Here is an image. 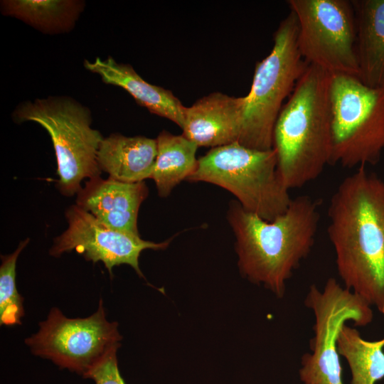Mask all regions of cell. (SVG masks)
Here are the masks:
<instances>
[{
  "label": "cell",
  "mask_w": 384,
  "mask_h": 384,
  "mask_svg": "<svg viewBox=\"0 0 384 384\" xmlns=\"http://www.w3.org/2000/svg\"><path fill=\"white\" fill-rule=\"evenodd\" d=\"M304 302L314 314V337L311 353L302 356L299 378L304 384H343L337 349L339 334L349 321L358 326L369 324L373 317L370 305L334 278L328 279L323 290L311 285Z\"/></svg>",
  "instance_id": "obj_8"
},
{
  "label": "cell",
  "mask_w": 384,
  "mask_h": 384,
  "mask_svg": "<svg viewBox=\"0 0 384 384\" xmlns=\"http://www.w3.org/2000/svg\"><path fill=\"white\" fill-rule=\"evenodd\" d=\"M356 19L358 78L366 85H384V0L351 1Z\"/></svg>",
  "instance_id": "obj_16"
},
{
  "label": "cell",
  "mask_w": 384,
  "mask_h": 384,
  "mask_svg": "<svg viewBox=\"0 0 384 384\" xmlns=\"http://www.w3.org/2000/svg\"><path fill=\"white\" fill-rule=\"evenodd\" d=\"M12 117L18 123H38L48 132L57 159L58 186L63 195L78 194L82 180L100 176L97 156L104 138L92 127L87 107L68 96H49L21 102Z\"/></svg>",
  "instance_id": "obj_4"
},
{
  "label": "cell",
  "mask_w": 384,
  "mask_h": 384,
  "mask_svg": "<svg viewBox=\"0 0 384 384\" xmlns=\"http://www.w3.org/2000/svg\"><path fill=\"white\" fill-rule=\"evenodd\" d=\"M227 218L235 235L241 274L282 297L287 282L314 244L320 220L318 201L299 196L270 221L232 201Z\"/></svg>",
  "instance_id": "obj_2"
},
{
  "label": "cell",
  "mask_w": 384,
  "mask_h": 384,
  "mask_svg": "<svg viewBox=\"0 0 384 384\" xmlns=\"http://www.w3.org/2000/svg\"><path fill=\"white\" fill-rule=\"evenodd\" d=\"M384 338L378 341L363 338L359 331L346 324L337 341L338 354L347 361L351 384H375L384 378Z\"/></svg>",
  "instance_id": "obj_19"
},
{
  "label": "cell",
  "mask_w": 384,
  "mask_h": 384,
  "mask_svg": "<svg viewBox=\"0 0 384 384\" xmlns=\"http://www.w3.org/2000/svg\"><path fill=\"white\" fill-rule=\"evenodd\" d=\"M327 233L345 287L384 316V181L361 166L331 196Z\"/></svg>",
  "instance_id": "obj_1"
},
{
  "label": "cell",
  "mask_w": 384,
  "mask_h": 384,
  "mask_svg": "<svg viewBox=\"0 0 384 384\" xmlns=\"http://www.w3.org/2000/svg\"><path fill=\"white\" fill-rule=\"evenodd\" d=\"M187 180L223 188L245 210L268 221L284 213L292 200L278 171L274 149H254L238 142L212 148L198 159Z\"/></svg>",
  "instance_id": "obj_5"
},
{
  "label": "cell",
  "mask_w": 384,
  "mask_h": 384,
  "mask_svg": "<svg viewBox=\"0 0 384 384\" xmlns=\"http://www.w3.org/2000/svg\"><path fill=\"white\" fill-rule=\"evenodd\" d=\"M157 155L156 140L118 133L104 138L97 151V163L109 178L125 183L150 178Z\"/></svg>",
  "instance_id": "obj_15"
},
{
  "label": "cell",
  "mask_w": 384,
  "mask_h": 384,
  "mask_svg": "<svg viewBox=\"0 0 384 384\" xmlns=\"http://www.w3.org/2000/svg\"><path fill=\"white\" fill-rule=\"evenodd\" d=\"M121 344L111 348L83 375L90 378L95 384H125L122 378L117 357Z\"/></svg>",
  "instance_id": "obj_21"
},
{
  "label": "cell",
  "mask_w": 384,
  "mask_h": 384,
  "mask_svg": "<svg viewBox=\"0 0 384 384\" xmlns=\"http://www.w3.org/2000/svg\"><path fill=\"white\" fill-rule=\"evenodd\" d=\"M298 23L289 14L280 22L274 34L269 55L255 65L238 142L257 150L273 146L274 127L286 98L292 94L309 64L298 47Z\"/></svg>",
  "instance_id": "obj_6"
},
{
  "label": "cell",
  "mask_w": 384,
  "mask_h": 384,
  "mask_svg": "<svg viewBox=\"0 0 384 384\" xmlns=\"http://www.w3.org/2000/svg\"><path fill=\"white\" fill-rule=\"evenodd\" d=\"M303 59L330 75L359 76L353 7L348 0H289Z\"/></svg>",
  "instance_id": "obj_9"
},
{
  "label": "cell",
  "mask_w": 384,
  "mask_h": 384,
  "mask_svg": "<svg viewBox=\"0 0 384 384\" xmlns=\"http://www.w3.org/2000/svg\"><path fill=\"white\" fill-rule=\"evenodd\" d=\"M68 228L58 237L49 250L50 255L59 257L75 250L87 261L102 262L113 277L112 269L122 264L130 265L144 277L139 265L141 252L146 249H166L172 238L161 242L144 240L140 235L114 230L98 220L78 205L67 209Z\"/></svg>",
  "instance_id": "obj_11"
},
{
  "label": "cell",
  "mask_w": 384,
  "mask_h": 384,
  "mask_svg": "<svg viewBox=\"0 0 384 384\" xmlns=\"http://www.w3.org/2000/svg\"><path fill=\"white\" fill-rule=\"evenodd\" d=\"M245 97L213 92L184 108L183 135L198 147H218L238 142Z\"/></svg>",
  "instance_id": "obj_13"
},
{
  "label": "cell",
  "mask_w": 384,
  "mask_h": 384,
  "mask_svg": "<svg viewBox=\"0 0 384 384\" xmlns=\"http://www.w3.org/2000/svg\"><path fill=\"white\" fill-rule=\"evenodd\" d=\"M148 193L144 181L125 183L98 176L85 182L76 205L114 230L140 235L137 216Z\"/></svg>",
  "instance_id": "obj_12"
},
{
  "label": "cell",
  "mask_w": 384,
  "mask_h": 384,
  "mask_svg": "<svg viewBox=\"0 0 384 384\" xmlns=\"http://www.w3.org/2000/svg\"><path fill=\"white\" fill-rule=\"evenodd\" d=\"M329 81L328 72L309 64L277 119L272 149L289 190L315 180L330 164Z\"/></svg>",
  "instance_id": "obj_3"
},
{
  "label": "cell",
  "mask_w": 384,
  "mask_h": 384,
  "mask_svg": "<svg viewBox=\"0 0 384 384\" xmlns=\"http://www.w3.org/2000/svg\"><path fill=\"white\" fill-rule=\"evenodd\" d=\"M79 0H3V15L16 18L46 34L70 32L85 9Z\"/></svg>",
  "instance_id": "obj_17"
},
{
  "label": "cell",
  "mask_w": 384,
  "mask_h": 384,
  "mask_svg": "<svg viewBox=\"0 0 384 384\" xmlns=\"http://www.w3.org/2000/svg\"><path fill=\"white\" fill-rule=\"evenodd\" d=\"M122 339L118 323L107 319L100 299L97 311L85 318H68L53 307L47 319L39 323L37 333L26 338L25 343L33 354L83 377Z\"/></svg>",
  "instance_id": "obj_10"
},
{
  "label": "cell",
  "mask_w": 384,
  "mask_h": 384,
  "mask_svg": "<svg viewBox=\"0 0 384 384\" xmlns=\"http://www.w3.org/2000/svg\"><path fill=\"white\" fill-rule=\"evenodd\" d=\"M29 238L21 241L16 250L1 255L0 266V324L7 326L21 324L25 315L23 299L18 292L16 284V266L18 257L28 243Z\"/></svg>",
  "instance_id": "obj_20"
},
{
  "label": "cell",
  "mask_w": 384,
  "mask_h": 384,
  "mask_svg": "<svg viewBox=\"0 0 384 384\" xmlns=\"http://www.w3.org/2000/svg\"><path fill=\"white\" fill-rule=\"evenodd\" d=\"M330 164H376L384 150V85L370 87L356 76L330 75Z\"/></svg>",
  "instance_id": "obj_7"
},
{
  "label": "cell",
  "mask_w": 384,
  "mask_h": 384,
  "mask_svg": "<svg viewBox=\"0 0 384 384\" xmlns=\"http://www.w3.org/2000/svg\"><path fill=\"white\" fill-rule=\"evenodd\" d=\"M157 155L150 178L156 184L160 197H167L183 180L196 170L198 146L183 134L165 130L156 138Z\"/></svg>",
  "instance_id": "obj_18"
},
{
  "label": "cell",
  "mask_w": 384,
  "mask_h": 384,
  "mask_svg": "<svg viewBox=\"0 0 384 384\" xmlns=\"http://www.w3.org/2000/svg\"><path fill=\"white\" fill-rule=\"evenodd\" d=\"M84 67L98 75L105 84L119 87L130 94L150 112L170 119L181 129L184 124V108L169 90L145 81L129 64L117 63L112 56L94 61L85 60Z\"/></svg>",
  "instance_id": "obj_14"
}]
</instances>
